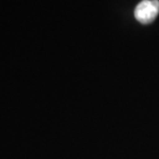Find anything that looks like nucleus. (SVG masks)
Masks as SVG:
<instances>
[{
  "mask_svg": "<svg viewBox=\"0 0 159 159\" xmlns=\"http://www.w3.org/2000/svg\"><path fill=\"white\" fill-rule=\"evenodd\" d=\"M159 13V0H142L134 8V18L142 24L154 22Z\"/></svg>",
  "mask_w": 159,
  "mask_h": 159,
  "instance_id": "nucleus-1",
  "label": "nucleus"
}]
</instances>
